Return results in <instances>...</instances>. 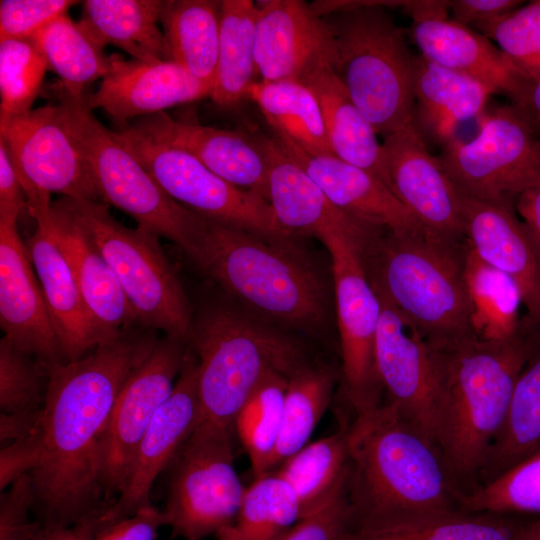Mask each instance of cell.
<instances>
[{
	"mask_svg": "<svg viewBox=\"0 0 540 540\" xmlns=\"http://www.w3.org/2000/svg\"><path fill=\"white\" fill-rule=\"evenodd\" d=\"M41 414L42 410L36 413H1V442H13L29 435L39 423Z\"/></svg>",
	"mask_w": 540,
	"mask_h": 540,
	"instance_id": "6f0895ef",
	"label": "cell"
},
{
	"mask_svg": "<svg viewBox=\"0 0 540 540\" xmlns=\"http://www.w3.org/2000/svg\"><path fill=\"white\" fill-rule=\"evenodd\" d=\"M256 5L255 59L261 81H302L323 60L334 67L333 32L310 4L268 0Z\"/></svg>",
	"mask_w": 540,
	"mask_h": 540,
	"instance_id": "ffe728a7",
	"label": "cell"
},
{
	"mask_svg": "<svg viewBox=\"0 0 540 540\" xmlns=\"http://www.w3.org/2000/svg\"><path fill=\"white\" fill-rule=\"evenodd\" d=\"M187 348L176 337L158 339L119 393L102 445L101 478L107 501L124 489L144 433L174 390Z\"/></svg>",
	"mask_w": 540,
	"mask_h": 540,
	"instance_id": "9a60e30c",
	"label": "cell"
},
{
	"mask_svg": "<svg viewBox=\"0 0 540 540\" xmlns=\"http://www.w3.org/2000/svg\"><path fill=\"white\" fill-rule=\"evenodd\" d=\"M197 372V357L188 347L171 396L144 433L124 489L108 506L111 522L129 517L151 504L150 492L155 479L170 466L197 427L201 418Z\"/></svg>",
	"mask_w": 540,
	"mask_h": 540,
	"instance_id": "d6986e66",
	"label": "cell"
},
{
	"mask_svg": "<svg viewBox=\"0 0 540 540\" xmlns=\"http://www.w3.org/2000/svg\"><path fill=\"white\" fill-rule=\"evenodd\" d=\"M257 5L250 0H222L215 78L210 98L231 108L247 97L258 75L255 59Z\"/></svg>",
	"mask_w": 540,
	"mask_h": 540,
	"instance_id": "e575fe53",
	"label": "cell"
},
{
	"mask_svg": "<svg viewBox=\"0 0 540 540\" xmlns=\"http://www.w3.org/2000/svg\"><path fill=\"white\" fill-rule=\"evenodd\" d=\"M232 434L199 422L168 467L162 514L173 536L204 540L236 518L246 488L234 468Z\"/></svg>",
	"mask_w": 540,
	"mask_h": 540,
	"instance_id": "8fae6325",
	"label": "cell"
},
{
	"mask_svg": "<svg viewBox=\"0 0 540 540\" xmlns=\"http://www.w3.org/2000/svg\"><path fill=\"white\" fill-rule=\"evenodd\" d=\"M0 326L46 369L68 362L17 221L0 219Z\"/></svg>",
	"mask_w": 540,
	"mask_h": 540,
	"instance_id": "ac0fdd59",
	"label": "cell"
},
{
	"mask_svg": "<svg viewBox=\"0 0 540 540\" xmlns=\"http://www.w3.org/2000/svg\"><path fill=\"white\" fill-rule=\"evenodd\" d=\"M24 211L28 212L25 194L11 159L0 143V219L18 221Z\"/></svg>",
	"mask_w": 540,
	"mask_h": 540,
	"instance_id": "db71d44e",
	"label": "cell"
},
{
	"mask_svg": "<svg viewBox=\"0 0 540 540\" xmlns=\"http://www.w3.org/2000/svg\"><path fill=\"white\" fill-rule=\"evenodd\" d=\"M293 490L300 518L321 505L346 481L347 427L305 445L285 459L276 472Z\"/></svg>",
	"mask_w": 540,
	"mask_h": 540,
	"instance_id": "f35d334b",
	"label": "cell"
},
{
	"mask_svg": "<svg viewBox=\"0 0 540 540\" xmlns=\"http://www.w3.org/2000/svg\"><path fill=\"white\" fill-rule=\"evenodd\" d=\"M364 229L360 223L330 225L315 234L331 258L342 392L356 416L383 403V388L375 364L382 305L366 277L356 246Z\"/></svg>",
	"mask_w": 540,
	"mask_h": 540,
	"instance_id": "30bf717a",
	"label": "cell"
},
{
	"mask_svg": "<svg viewBox=\"0 0 540 540\" xmlns=\"http://www.w3.org/2000/svg\"><path fill=\"white\" fill-rule=\"evenodd\" d=\"M211 88L171 61L124 60L113 54L97 91L84 96L89 110L103 109L122 126L178 104L210 97Z\"/></svg>",
	"mask_w": 540,
	"mask_h": 540,
	"instance_id": "7402d4cb",
	"label": "cell"
},
{
	"mask_svg": "<svg viewBox=\"0 0 540 540\" xmlns=\"http://www.w3.org/2000/svg\"><path fill=\"white\" fill-rule=\"evenodd\" d=\"M294 239L202 217L187 256L251 315L285 330L317 336L328 324L329 290Z\"/></svg>",
	"mask_w": 540,
	"mask_h": 540,
	"instance_id": "7a4b0ae2",
	"label": "cell"
},
{
	"mask_svg": "<svg viewBox=\"0 0 540 540\" xmlns=\"http://www.w3.org/2000/svg\"><path fill=\"white\" fill-rule=\"evenodd\" d=\"M522 515L454 512L348 523L338 540H516Z\"/></svg>",
	"mask_w": 540,
	"mask_h": 540,
	"instance_id": "4dcf8cb0",
	"label": "cell"
},
{
	"mask_svg": "<svg viewBox=\"0 0 540 540\" xmlns=\"http://www.w3.org/2000/svg\"><path fill=\"white\" fill-rule=\"evenodd\" d=\"M157 341L156 331L129 326L90 355L47 369L42 454L30 473L42 524L71 525L109 502L101 478L108 422L127 379Z\"/></svg>",
	"mask_w": 540,
	"mask_h": 540,
	"instance_id": "6da1fadb",
	"label": "cell"
},
{
	"mask_svg": "<svg viewBox=\"0 0 540 540\" xmlns=\"http://www.w3.org/2000/svg\"><path fill=\"white\" fill-rule=\"evenodd\" d=\"M247 97L262 112L274 133L313 154H333L320 104L313 91L298 80L254 82Z\"/></svg>",
	"mask_w": 540,
	"mask_h": 540,
	"instance_id": "d590c367",
	"label": "cell"
},
{
	"mask_svg": "<svg viewBox=\"0 0 540 540\" xmlns=\"http://www.w3.org/2000/svg\"><path fill=\"white\" fill-rule=\"evenodd\" d=\"M59 106L90 171L99 197L125 212L137 227L173 242L187 254L202 216L171 198L152 175L84 104L60 88Z\"/></svg>",
	"mask_w": 540,
	"mask_h": 540,
	"instance_id": "ba28073f",
	"label": "cell"
},
{
	"mask_svg": "<svg viewBox=\"0 0 540 540\" xmlns=\"http://www.w3.org/2000/svg\"><path fill=\"white\" fill-rule=\"evenodd\" d=\"M66 199L114 272L134 325L186 342L193 309L158 236L124 226L98 201Z\"/></svg>",
	"mask_w": 540,
	"mask_h": 540,
	"instance_id": "9c48e42d",
	"label": "cell"
},
{
	"mask_svg": "<svg viewBox=\"0 0 540 540\" xmlns=\"http://www.w3.org/2000/svg\"><path fill=\"white\" fill-rule=\"evenodd\" d=\"M46 60L48 70L60 78V89L72 97H84L92 82L110 70L112 55L98 44L68 13L39 29L32 37Z\"/></svg>",
	"mask_w": 540,
	"mask_h": 540,
	"instance_id": "8d00e7d4",
	"label": "cell"
},
{
	"mask_svg": "<svg viewBox=\"0 0 540 540\" xmlns=\"http://www.w3.org/2000/svg\"><path fill=\"white\" fill-rule=\"evenodd\" d=\"M540 338V325L527 316L506 340L476 337L437 350L441 395L436 445L457 495L478 485L486 454L500 432L517 378Z\"/></svg>",
	"mask_w": 540,
	"mask_h": 540,
	"instance_id": "3957f363",
	"label": "cell"
},
{
	"mask_svg": "<svg viewBox=\"0 0 540 540\" xmlns=\"http://www.w3.org/2000/svg\"><path fill=\"white\" fill-rule=\"evenodd\" d=\"M268 165L267 201L281 229L291 237L314 235L330 225L357 220L338 209L272 136L255 134Z\"/></svg>",
	"mask_w": 540,
	"mask_h": 540,
	"instance_id": "f1b7e54d",
	"label": "cell"
},
{
	"mask_svg": "<svg viewBox=\"0 0 540 540\" xmlns=\"http://www.w3.org/2000/svg\"><path fill=\"white\" fill-rule=\"evenodd\" d=\"M110 502L71 525L43 524L34 540H93L101 530L112 524L107 515Z\"/></svg>",
	"mask_w": 540,
	"mask_h": 540,
	"instance_id": "11a10c76",
	"label": "cell"
},
{
	"mask_svg": "<svg viewBox=\"0 0 540 540\" xmlns=\"http://www.w3.org/2000/svg\"><path fill=\"white\" fill-rule=\"evenodd\" d=\"M380 299V298H379ZM375 340V364L385 404L436 444L441 395L439 353L385 301Z\"/></svg>",
	"mask_w": 540,
	"mask_h": 540,
	"instance_id": "2e32d148",
	"label": "cell"
},
{
	"mask_svg": "<svg viewBox=\"0 0 540 540\" xmlns=\"http://www.w3.org/2000/svg\"><path fill=\"white\" fill-rule=\"evenodd\" d=\"M39 423L29 435L15 440L9 446L1 449V491L11 486L22 476L30 474L37 467L42 454V436Z\"/></svg>",
	"mask_w": 540,
	"mask_h": 540,
	"instance_id": "f907efd6",
	"label": "cell"
},
{
	"mask_svg": "<svg viewBox=\"0 0 540 540\" xmlns=\"http://www.w3.org/2000/svg\"><path fill=\"white\" fill-rule=\"evenodd\" d=\"M540 453V338L520 372L504 424L488 449L478 486Z\"/></svg>",
	"mask_w": 540,
	"mask_h": 540,
	"instance_id": "d6a6232c",
	"label": "cell"
},
{
	"mask_svg": "<svg viewBox=\"0 0 540 540\" xmlns=\"http://www.w3.org/2000/svg\"><path fill=\"white\" fill-rule=\"evenodd\" d=\"M162 189L192 212L215 222L276 238H294L278 225L269 202L221 178L190 153L130 124L113 131Z\"/></svg>",
	"mask_w": 540,
	"mask_h": 540,
	"instance_id": "4fadbf2b",
	"label": "cell"
},
{
	"mask_svg": "<svg viewBox=\"0 0 540 540\" xmlns=\"http://www.w3.org/2000/svg\"><path fill=\"white\" fill-rule=\"evenodd\" d=\"M221 1H165L163 25L169 60L183 66L211 88L215 78Z\"/></svg>",
	"mask_w": 540,
	"mask_h": 540,
	"instance_id": "836d02e7",
	"label": "cell"
},
{
	"mask_svg": "<svg viewBox=\"0 0 540 540\" xmlns=\"http://www.w3.org/2000/svg\"><path fill=\"white\" fill-rule=\"evenodd\" d=\"M349 520L345 481L321 505L303 515L279 540H338Z\"/></svg>",
	"mask_w": 540,
	"mask_h": 540,
	"instance_id": "c3c4849f",
	"label": "cell"
},
{
	"mask_svg": "<svg viewBox=\"0 0 540 540\" xmlns=\"http://www.w3.org/2000/svg\"><path fill=\"white\" fill-rule=\"evenodd\" d=\"M47 70L31 38L0 42V120L32 110Z\"/></svg>",
	"mask_w": 540,
	"mask_h": 540,
	"instance_id": "ee69618b",
	"label": "cell"
},
{
	"mask_svg": "<svg viewBox=\"0 0 540 540\" xmlns=\"http://www.w3.org/2000/svg\"><path fill=\"white\" fill-rule=\"evenodd\" d=\"M465 281L474 336L486 341L515 336L522 326L519 309L523 301L514 280L486 264L468 246Z\"/></svg>",
	"mask_w": 540,
	"mask_h": 540,
	"instance_id": "74e56055",
	"label": "cell"
},
{
	"mask_svg": "<svg viewBox=\"0 0 540 540\" xmlns=\"http://www.w3.org/2000/svg\"><path fill=\"white\" fill-rule=\"evenodd\" d=\"M130 125L190 153L221 178L267 200L268 165L255 134L180 121L164 112L138 118Z\"/></svg>",
	"mask_w": 540,
	"mask_h": 540,
	"instance_id": "cb8c5ba5",
	"label": "cell"
},
{
	"mask_svg": "<svg viewBox=\"0 0 540 540\" xmlns=\"http://www.w3.org/2000/svg\"><path fill=\"white\" fill-rule=\"evenodd\" d=\"M0 143L11 159L34 220L50 212L51 193L98 201L86 161L59 104L0 120Z\"/></svg>",
	"mask_w": 540,
	"mask_h": 540,
	"instance_id": "5bb4252c",
	"label": "cell"
},
{
	"mask_svg": "<svg viewBox=\"0 0 540 540\" xmlns=\"http://www.w3.org/2000/svg\"><path fill=\"white\" fill-rule=\"evenodd\" d=\"M301 82L313 91L320 104L333 155L373 174L391 190L377 133L332 65L321 61Z\"/></svg>",
	"mask_w": 540,
	"mask_h": 540,
	"instance_id": "f546056e",
	"label": "cell"
},
{
	"mask_svg": "<svg viewBox=\"0 0 540 540\" xmlns=\"http://www.w3.org/2000/svg\"><path fill=\"white\" fill-rule=\"evenodd\" d=\"M512 105L540 139V79L529 88L518 103Z\"/></svg>",
	"mask_w": 540,
	"mask_h": 540,
	"instance_id": "680465c9",
	"label": "cell"
},
{
	"mask_svg": "<svg viewBox=\"0 0 540 540\" xmlns=\"http://www.w3.org/2000/svg\"><path fill=\"white\" fill-rule=\"evenodd\" d=\"M438 159L466 197L515 199L540 183V139L512 104L484 116L469 141L448 142Z\"/></svg>",
	"mask_w": 540,
	"mask_h": 540,
	"instance_id": "7c38bea8",
	"label": "cell"
},
{
	"mask_svg": "<svg viewBox=\"0 0 540 540\" xmlns=\"http://www.w3.org/2000/svg\"><path fill=\"white\" fill-rule=\"evenodd\" d=\"M335 381L332 367L313 362L288 378L282 425L269 473L305 446L329 406Z\"/></svg>",
	"mask_w": 540,
	"mask_h": 540,
	"instance_id": "ab89813d",
	"label": "cell"
},
{
	"mask_svg": "<svg viewBox=\"0 0 540 540\" xmlns=\"http://www.w3.org/2000/svg\"><path fill=\"white\" fill-rule=\"evenodd\" d=\"M470 28L496 43L532 85L540 79V0Z\"/></svg>",
	"mask_w": 540,
	"mask_h": 540,
	"instance_id": "f6af8a7d",
	"label": "cell"
},
{
	"mask_svg": "<svg viewBox=\"0 0 540 540\" xmlns=\"http://www.w3.org/2000/svg\"><path fill=\"white\" fill-rule=\"evenodd\" d=\"M523 3L525 2L519 0H453L449 1V11L452 14L451 19L472 27L496 20Z\"/></svg>",
	"mask_w": 540,
	"mask_h": 540,
	"instance_id": "f5cc1de1",
	"label": "cell"
},
{
	"mask_svg": "<svg viewBox=\"0 0 540 540\" xmlns=\"http://www.w3.org/2000/svg\"><path fill=\"white\" fill-rule=\"evenodd\" d=\"M78 3L70 0H1L0 42L31 38Z\"/></svg>",
	"mask_w": 540,
	"mask_h": 540,
	"instance_id": "7dc6e473",
	"label": "cell"
},
{
	"mask_svg": "<svg viewBox=\"0 0 540 540\" xmlns=\"http://www.w3.org/2000/svg\"><path fill=\"white\" fill-rule=\"evenodd\" d=\"M378 297L436 350L475 337L465 281L468 245L425 228L369 227L356 242Z\"/></svg>",
	"mask_w": 540,
	"mask_h": 540,
	"instance_id": "5b68a950",
	"label": "cell"
},
{
	"mask_svg": "<svg viewBox=\"0 0 540 540\" xmlns=\"http://www.w3.org/2000/svg\"><path fill=\"white\" fill-rule=\"evenodd\" d=\"M347 447L349 523L460 510L437 445L392 406L356 416Z\"/></svg>",
	"mask_w": 540,
	"mask_h": 540,
	"instance_id": "277c9868",
	"label": "cell"
},
{
	"mask_svg": "<svg viewBox=\"0 0 540 540\" xmlns=\"http://www.w3.org/2000/svg\"><path fill=\"white\" fill-rule=\"evenodd\" d=\"M163 525L162 511L150 504L108 525L93 540H156L158 529Z\"/></svg>",
	"mask_w": 540,
	"mask_h": 540,
	"instance_id": "816d5d0a",
	"label": "cell"
},
{
	"mask_svg": "<svg viewBox=\"0 0 540 540\" xmlns=\"http://www.w3.org/2000/svg\"><path fill=\"white\" fill-rule=\"evenodd\" d=\"M409 36L425 59L467 75L518 103L532 83L483 34L448 16L412 20Z\"/></svg>",
	"mask_w": 540,
	"mask_h": 540,
	"instance_id": "d4e9b609",
	"label": "cell"
},
{
	"mask_svg": "<svg viewBox=\"0 0 540 540\" xmlns=\"http://www.w3.org/2000/svg\"><path fill=\"white\" fill-rule=\"evenodd\" d=\"M515 209L540 247V183L515 198Z\"/></svg>",
	"mask_w": 540,
	"mask_h": 540,
	"instance_id": "9f6ffc18",
	"label": "cell"
},
{
	"mask_svg": "<svg viewBox=\"0 0 540 540\" xmlns=\"http://www.w3.org/2000/svg\"><path fill=\"white\" fill-rule=\"evenodd\" d=\"M287 384L288 377L269 374L235 418L234 431L248 454L255 478L269 473L281 430Z\"/></svg>",
	"mask_w": 540,
	"mask_h": 540,
	"instance_id": "b9f144b4",
	"label": "cell"
},
{
	"mask_svg": "<svg viewBox=\"0 0 540 540\" xmlns=\"http://www.w3.org/2000/svg\"><path fill=\"white\" fill-rule=\"evenodd\" d=\"M52 232L67 258L101 344L135 326L127 298L111 267L66 197L51 204Z\"/></svg>",
	"mask_w": 540,
	"mask_h": 540,
	"instance_id": "484cf974",
	"label": "cell"
},
{
	"mask_svg": "<svg viewBox=\"0 0 540 540\" xmlns=\"http://www.w3.org/2000/svg\"><path fill=\"white\" fill-rule=\"evenodd\" d=\"M48 370L6 337L0 340L1 413L42 410L48 388Z\"/></svg>",
	"mask_w": 540,
	"mask_h": 540,
	"instance_id": "bcb514c9",
	"label": "cell"
},
{
	"mask_svg": "<svg viewBox=\"0 0 540 540\" xmlns=\"http://www.w3.org/2000/svg\"><path fill=\"white\" fill-rule=\"evenodd\" d=\"M493 89L420 54L413 63V124L425 141L446 145L461 123L482 115Z\"/></svg>",
	"mask_w": 540,
	"mask_h": 540,
	"instance_id": "83f0119b",
	"label": "cell"
},
{
	"mask_svg": "<svg viewBox=\"0 0 540 540\" xmlns=\"http://www.w3.org/2000/svg\"><path fill=\"white\" fill-rule=\"evenodd\" d=\"M35 498L30 474L14 482L0 501V540H34L43 524L30 518Z\"/></svg>",
	"mask_w": 540,
	"mask_h": 540,
	"instance_id": "681fc988",
	"label": "cell"
},
{
	"mask_svg": "<svg viewBox=\"0 0 540 540\" xmlns=\"http://www.w3.org/2000/svg\"><path fill=\"white\" fill-rule=\"evenodd\" d=\"M382 151L392 192L419 223L438 235L465 240L461 195L413 122L385 136Z\"/></svg>",
	"mask_w": 540,
	"mask_h": 540,
	"instance_id": "e0dca14e",
	"label": "cell"
},
{
	"mask_svg": "<svg viewBox=\"0 0 540 540\" xmlns=\"http://www.w3.org/2000/svg\"><path fill=\"white\" fill-rule=\"evenodd\" d=\"M404 1H330L333 67L351 99L384 137L413 122L415 55L387 8Z\"/></svg>",
	"mask_w": 540,
	"mask_h": 540,
	"instance_id": "52a82bcc",
	"label": "cell"
},
{
	"mask_svg": "<svg viewBox=\"0 0 540 540\" xmlns=\"http://www.w3.org/2000/svg\"><path fill=\"white\" fill-rule=\"evenodd\" d=\"M273 137L342 212L360 223L394 231L424 228L390 188L368 171L333 154L310 153L289 138Z\"/></svg>",
	"mask_w": 540,
	"mask_h": 540,
	"instance_id": "603a6c76",
	"label": "cell"
},
{
	"mask_svg": "<svg viewBox=\"0 0 540 540\" xmlns=\"http://www.w3.org/2000/svg\"><path fill=\"white\" fill-rule=\"evenodd\" d=\"M163 0H87L79 25L102 47L116 46L132 59L169 60L159 29Z\"/></svg>",
	"mask_w": 540,
	"mask_h": 540,
	"instance_id": "1f68e13d",
	"label": "cell"
},
{
	"mask_svg": "<svg viewBox=\"0 0 540 540\" xmlns=\"http://www.w3.org/2000/svg\"><path fill=\"white\" fill-rule=\"evenodd\" d=\"M460 510L470 513L540 514V453L492 481L457 495Z\"/></svg>",
	"mask_w": 540,
	"mask_h": 540,
	"instance_id": "7bdbcfd3",
	"label": "cell"
},
{
	"mask_svg": "<svg viewBox=\"0 0 540 540\" xmlns=\"http://www.w3.org/2000/svg\"><path fill=\"white\" fill-rule=\"evenodd\" d=\"M300 519L291 487L275 473L255 478L245 489L234 521L216 540H279Z\"/></svg>",
	"mask_w": 540,
	"mask_h": 540,
	"instance_id": "60d3db41",
	"label": "cell"
},
{
	"mask_svg": "<svg viewBox=\"0 0 540 540\" xmlns=\"http://www.w3.org/2000/svg\"><path fill=\"white\" fill-rule=\"evenodd\" d=\"M186 344L198 360L199 422L233 432L238 412L266 376L289 378L311 362L306 348L285 329L228 299L193 312Z\"/></svg>",
	"mask_w": 540,
	"mask_h": 540,
	"instance_id": "8992f818",
	"label": "cell"
},
{
	"mask_svg": "<svg viewBox=\"0 0 540 540\" xmlns=\"http://www.w3.org/2000/svg\"><path fill=\"white\" fill-rule=\"evenodd\" d=\"M35 221L36 230L25 244L63 353L67 361H75L101 345V340L71 266L52 232L50 212Z\"/></svg>",
	"mask_w": 540,
	"mask_h": 540,
	"instance_id": "4316f807",
	"label": "cell"
},
{
	"mask_svg": "<svg viewBox=\"0 0 540 540\" xmlns=\"http://www.w3.org/2000/svg\"><path fill=\"white\" fill-rule=\"evenodd\" d=\"M516 540H540V519L524 520Z\"/></svg>",
	"mask_w": 540,
	"mask_h": 540,
	"instance_id": "91938a15",
	"label": "cell"
},
{
	"mask_svg": "<svg viewBox=\"0 0 540 540\" xmlns=\"http://www.w3.org/2000/svg\"><path fill=\"white\" fill-rule=\"evenodd\" d=\"M461 210L469 248L514 280L526 316L540 325V247L518 218L515 199L490 201L461 195Z\"/></svg>",
	"mask_w": 540,
	"mask_h": 540,
	"instance_id": "44dd1931",
	"label": "cell"
}]
</instances>
